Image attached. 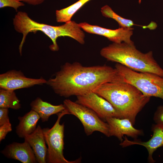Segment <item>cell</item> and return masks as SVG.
<instances>
[{
    "label": "cell",
    "mask_w": 163,
    "mask_h": 163,
    "mask_svg": "<svg viewBox=\"0 0 163 163\" xmlns=\"http://www.w3.org/2000/svg\"><path fill=\"white\" fill-rule=\"evenodd\" d=\"M21 2H25L29 5H36L43 3L45 0H18Z\"/></svg>",
    "instance_id": "obj_24"
},
{
    "label": "cell",
    "mask_w": 163,
    "mask_h": 163,
    "mask_svg": "<svg viewBox=\"0 0 163 163\" xmlns=\"http://www.w3.org/2000/svg\"><path fill=\"white\" fill-rule=\"evenodd\" d=\"M40 118L38 114L31 110L22 117H19V122L16 127L15 131L21 138L32 133L36 128L37 123Z\"/></svg>",
    "instance_id": "obj_16"
},
{
    "label": "cell",
    "mask_w": 163,
    "mask_h": 163,
    "mask_svg": "<svg viewBox=\"0 0 163 163\" xmlns=\"http://www.w3.org/2000/svg\"><path fill=\"white\" fill-rule=\"evenodd\" d=\"M76 97V102L92 110L101 119L105 120L109 117L123 118L109 102L94 92Z\"/></svg>",
    "instance_id": "obj_8"
},
{
    "label": "cell",
    "mask_w": 163,
    "mask_h": 163,
    "mask_svg": "<svg viewBox=\"0 0 163 163\" xmlns=\"http://www.w3.org/2000/svg\"><path fill=\"white\" fill-rule=\"evenodd\" d=\"M142 0H139V4H140Z\"/></svg>",
    "instance_id": "obj_25"
},
{
    "label": "cell",
    "mask_w": 163,
    "mask_h": 163,
    "mask_svg": "<svg viewBox=\"0 0 163 163\" xmlns=\"http://www.w3.org/2000/svg\"><path fill=\"white\" fill-rule=\"evenodd\" d=\"M153 132L152 137L146 142H142L136 139L133 141L129 140L126 136L120 145L124 148L129 146L137 145L145 147L148 152V161L150 163L155 162L153 158V153L159 148L163 146V123L153 124L152 127Z\"/></svg>",
    "instance_id": "obj_11"
},
{
    "label": "cell",
    "mask_w": 163,
    "mask_h": 163,
    "mask_svg": "<svg viewBox=\"0 0 163 163\" xmlns=\"http://www.w3.org/2000/svg\"><path fill=\"white\" fill-rule=\"evenodd\" d=\"M63 105L69 114L75 116L80 120L87 135L97 131L110 137L107 123L103 121L92 110L69 99L64 100Z\"/></svg>",
    "instance_id": "obj_7"
},
{
    "label": "cell",
    "mask_w": 163,
    "mask_h": 163,
    "mask_svg": "<svg viewBox=\"0 0 163 163\" xmlns=\"http://www.w3.org/2000/svg\"><path fill=\"white\" fill-rule=\"evenodd\" d=\"M8 108L0 107V126L10 122Z\"/></svg>",
    "instance_id": "obj_23"
},
{
    "label": "cell",
    "mask_w": 163,
    "mask_h": 163,
    "mask_svg": "<svg viewBox=\"0 0 163 163\" xmlns=\"http://www.w3.org/2000/svg\"><path fill=\"white\" fill-rule=\"evenodd\" d=\"M78 24L81 28L85 32L104 36L113 43H117L123 42L129 43H134L130 38L133 34L134 29L132 27H120L117 29L112 30L90 24L86 22Z\"/></svg>",
    "instance_id": "obj_10"
},
{
    "label": "cell",
    "mask_w": 163,
    "mask_h": 163,
    "mask_svg": "<svg viewBox=\"0 0 163 163\" xmlns=\"http://www.w3.org/2000/svg\"><path fill=\"white\" fill-rule=\"evenodd\" d=\"M12 130L11 124L10 122L0 126V142L4 139L7 134Z\"/></svg>",
    "instance_id": "obj_21"
},
{
    "label": "cell",
    "mask_w": 163,
    "mask_h": 163,
    "mask_svg": "<svg viewBox=\"0 0 163 163\" xmlns=\"http://www.w3.org/2000/svg\"><path fill=\"white\" fill-rule=\"evenodd\" d=\"M94 92L109 102L123 118L129 119L133 125L137 114L151 98L133 85L125 82L106 83Z\"/></svg>",
    "instance_id": "obj_2"
},
{
    "label": "cell",
    "mask_w": 163,
    "mask_h": 163,
    "mask_svg": "<svg viewBox=\"0 0 163 163\" xmlns=\"http://www.w3.org/2000/svg\"><path fill=\"white\" fill-rule=\"evenodd\" d=\"M31 109L36 112L40 116L42 122L47 121L52 115L62 112L65 110L63 104L55 105L43 101L37 97L30 103Z\"/></svg>",
    "instance_id": "obj_15"
},
{
    "label": "cell",
    "mask_w": 163,
    "mask_h": 163,
    "mask_svg": "<svg viewBox=\"0 0 163 163\" xmlns=\"http://www.w3.org/2000/svg\"><path fill=\"white\" fill-rule=\"evenodd\" d=\"M105 120L108 125L110 137L115 136L121 142L123 140L124 135L136 139L143 134L142 130L134 128L128 119L109 117Z\"/></svg>",
    "instance_id": "obj_12"
},
{
    "label": "cell",
    "mask_w": 163,
    "mask_h": 163,
    "mask_svg": "<svg viewBox=\"0 0 163 163\" xmlns=\"http://www.w3.org/2000/svg\"><path fill=\"white\" fill-rule=\"evenodd\" d=\"M101 11L103 16L114 20L117 22L120 27H130L134 25L139 26L134 24L132 20L124 18L119 16L108 5H106L102 7L101 8Z\"/></svg>",
    "instance_id": "obj_19"
},
{
    "label": "cell",
    "mask_w": 163,
    "mask_h": 163,
    "mask_svg": "<svg viewBox=\"0 0 163 163\" xmlns=\"http://www.w3.org/2000/svg\"><path fill=\"white\" fill-rule=\"evenodd\" d=\"M24 138V141L28 143L32 149L37 162L46 163L47 148L40 126L38 125L32 133L26 135Z\"/></svg>",
    "instance_id": "obj_14"
},
{
    "label": "cell",
    "mask_w": 163,
    "mask_h": 163,
    "mask_svg": "<svg viewBox=\"0 0 163 163\" xmlns=\"http://www.w3.org/2000/svg\"><path fill=\"white\" fill-rule=\"evenodd\" d=\"M125 82L123 75L115 67L104 65L83 66L79 62H66L46 84L59 96L68 97L94 92L107 82Z\"/></svg>",
    "instance_id": "obj_1"
},
{
    "label": "cell",
    "mask_w": 163,
    "mask_h": 163,
    "mask_svg": "<svg viewBox=\"0 0 163 163\" xmlns=\"http://www.w3.org/2000/svg\"><path fill=\"white\" fill-rule=\"evenodd\" d=\"M13 24L15 30L23 34V37L19 47L20 54L22 55V50L26 37L30 32H36L40 31L44 33L51 40L53 44L49 46L50 50L53 51H57L59 48L57 43L58 38L57 35L56 26H53L37 22L32 19L26 12L18 11L13 20Z\"/></svg>",
    "instance_id": "obj_6"
},
{
    "label": "cell",
    "mask_w": 163,
    "mask_h": 163,
    "mask_svg": "<svg viewBox=\"0 0 163 163\" xmlns=\"http://www.w3.org/2000/svg\"><path fill=\"white\" fill-rule=\"evenodd\" d=\"M100 53L107 60L134 71L151 73L163 77V69L154 59L152 52L143 53L136 49L134 43H113L102 48Z\"/></svg>",
    "instance_id": "obj_3"
},
{
    "label": "cell",
    "mask_w": 163,
    "mask_h": 163,
    "mask_svg": "<svg viewBox=\"0 0 163 163\" xmlns=\"http://www.w3.org/2000/svg\"><path fill=\"white\" fill-rule=\"evenodd\" d=\"M91 0H79L69 6L56 11V21L66 23L71 20L74 14L85 4Z\"/></svg>",
    "instance_id": "obj_18"
},
{
    "label": "cell",
    "mask_w": 163,
    "mask_h": 163,
    "mask_svg": "<svg viewBox=\"0 0 163 163\" xmlns=\"http://www.w3.org/2000/svg\"><path fill=\"white\" fill-rule=\"evenodd\" d=\"M69 114L64 110L57 113L58 118L53 126L51 128L43 129V131L47 145L46 162L48 163H76L81 161V159L69 161L64 157L63 154L64 149V124L60 123L61 118Z\"/></svg>",
    "instance_id": "obj_5"
},
{
    "label": "cell",
    "mask_w": 163,
    "mask_h": 163,
    "mask_svg": "<svg viewBox=\"0 0 163 163\" xmlns=\"http://www.w3.org/2000/svg\"><path fill=\"white\" fill-rule=\"evenodd\" d=\"M24 5V4L18 0H0V8L5 7H11L13 8L16 11L20 7Z\"/></svg>",
    "instance_id": "obj_20"
},
{
    "label": "cell",
    "mask_w": 163,
    "mask_h": 163,
    "mask_svg": "<svg viewBox=\"0 0 163 163\" xmlns=\"http://www.w3.org/2000/svg\"><path fill=\"white\" fill-rule=\"evenodd\" d=\"M46 81L42 77L37 79L27 78L21 71L12 70L0 75V88L14 91L42 85L46 84Z\"/></svg>",
    "instance_id": "obj_9"
},
{
    "label": "cell",
    "mask_w": 163,
    "mask_h": 163,
    "mask_svg": "<svg viewBox=\"0 0 163 163\" xmlns=\"http://www.w3.org/2000/svg\"><path fill=\"white\" fill-rule=\"evenodd\" d=\"M153 120L156 124L163 123V105L157 107L154 114Z\"/></svg>",
    "instance_id": "obj_22"
},
{
    "label": "cell",
    "mask_w": 163,
    "mask_h": 163,
    "mask_svg": "<svg viewBox=\"0 0 163 163\" xmlns=\"http://www.w3.org/2000/svg\"><path fill=\"white\" fill-rule=\"evenodd\" d=\"M115 68L123 75L125 82L133 85L146 96L163 100V77L151 73L136 72L119 63Z\"/></svg>",
    "instance_id": "obj_4"
},
{
    "label": "cell",
    "mask_w": 163,
    "mask_h": 163,
    "mask_svg": "<svg viewBox=\"0 0 163 163\" xmlns=\"http://www.w3.org/2000/svg\"><path fill=\"white\" fill-rule=\"evenodd\" d=\"M1 152L8 158L18 160L23 163L37 162L31 147L25 141L22 143L13 142L6 145Z\"/></svg>",
    "instance_id": "obj_13"
},
{
    "label": "cell",
    "mask_w": 163,
    "mask_h": 163,
    "mask_svg": "<svg viewBox=\"0 0 163 163\" xmlns=\"http://www.w3.org/2000/svg\"><path fill=\"white\" fill-rule=\"evenodd\" d=\"M20 101L14 91L0 89V107L17 110L21 108Z\"/></svg>",
    "instance_id": "obj_17"
}]
</instances>
